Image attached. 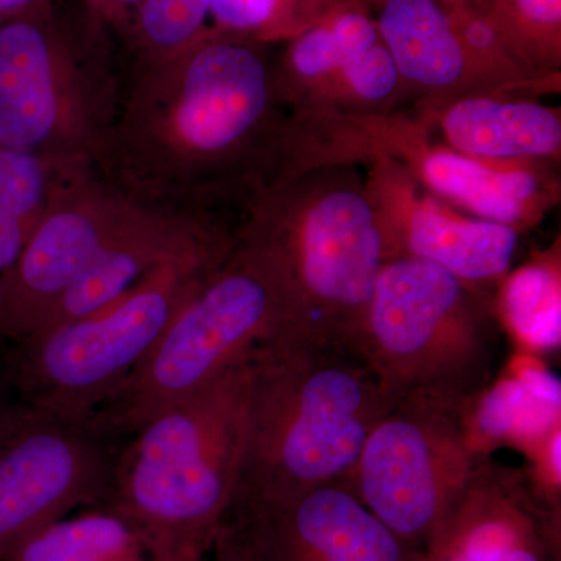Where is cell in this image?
Listing matches in <instances>:
<instances>
[{
	"label": "cell",
	"instance_id": "2",
	"mask_svg": "<svg viewBox=\"0 0 561 561\" xmlns=\"http://www.w3.org/2000/svg\"><path fill=\"white\" fill-rule=\"evenodd\" d=\"M250 354L151 416L122 446L101 507L130 524L150 561L208 560L230 516L245 445Z\"/></svg>",
	"mask_w": 561,
	"mask_h": 561
},
{
	"label": "cell",
	"instance_id": "28",
	"mask_svg": "<svg viewBox=\"0 0 561 561\" xmlns=\"http://www.w3.org/2000/svg\"><path fill=\"white\" fill-rule=\"evenodd\" d=\"M2 348V346H0ZM14 400L13 391H11L9 381H7L5 370H3L2 356H0V413L5 411Z\"/></svg>",
	"mask_w": 561,
	"mask_h": 561
},
{
	"label": "cell",
	"instance_id": "14",
	"mask_svg": "<svg viewBox=\"0 0 561 561\" xmlns=\"http://www.w3.org/2000/svg\"><path fill=\"white\" fill-rule=\"evenodd\" d=\"M559 542L560 508L522 471L482 457L419 561H556Z\"/></svg>",
	"mask_w": 561,
	"mask_h": 561
},
{
	"label": "cell",
	"instance_id": "6",
	"mask_svg": "<svg viewBox=\"0 0 561 561\" xmlns=\"http://www.w3.org/2000/svg\"><path fill=\"white\" fill-rule=\"evenodd\" d=\"M202 283L153 279L91 316L5 343L0 356L14 398L94 415L149 356Z\"/></svg>",
	"mask_w": 561,
	"mask_h": 561
},
{
	"label": "cell",
	"instance_id": "7",
	"mask_svg": "<svg viewBox=\"0 0 561 561\" xmlns=\"http://www.w3.org/2000/svg\"><path fill=\"white\" fill-rule=\"evenodd\" d=\"M397 161L424 191L478 219L518 232L538 227L560 203L556 164L471 157L435 139L411 111L334 116L321 138L323 164Z\"/></svg>",
	"mask_w": 561,
	"mask_h": 561
},
{
	"label": "cell",
	"instance_id": "30",
	"mask_svg": "<svg viewBox=\"0 0 561 561\" xmlns=\"http://www.w3.org/2000/svg\"><path fill=\"white\" fill-rule=\"evenodd\" d=\"M350 2L357 3V5L367 9V7L370 5V3H376V5H379V3H381V0H350Z\"/></svg>",
	"mask_w": 561,
	"mask_h": 561
},
{
	"label": "cell",
	"instance_id": "11",
	"mask_svg": "<svg viewBox=\"0 0 561 561\" xmlns=\"http://www.w3.org/2000/svg\"><path fill=\"white\" fill-rule=\"evenodd\" d=\"M362 165L367 168L365 186L378 214L387 261L432 262L482 289L511 272L522 232L442 202L390 158L373 157Z\"/></svg>",
	"mask_w": 561,
	"mask_h": 561
},
{
	"label": "cell",
	"instance_id": "15",
	"mask_svg": "<svg viewBox=\"0 0 561 561\" xmlns=\"http://www.w3.org/2000/svg\"><path fill=\"white\" fill-rule=\"evenodd\" d=\"M275 92L271 72L249 44L221 41L192 58L176 128L208 157L238 153L268 124Z\"/></svg>",
	"mask_w": 561,
	"mask_h": 561
},
{
	"label": "cell",
	"instance_id": "5",
	"mask_svg": "<svg viewBox=\"0 0 561 561\" xmlns=\"http://www.w3.org/2000/svg\"><path fill=\"white\" fill-rule=\"evenodd\" d=\"M290 332L283 276L249 239L224 267L209 273L95 416L127 440L151 416L197 393L260 343Z\"/></svg>",
	"mask_w": 561,
	"mask_h": 561
},
{
	"label": "cell",
	"instance_id": "9",
	"mask_svg": "<svg viewBox=\"0 0 561 561\" xmlns=\"http://www.w3.org/2000/svg\"><path fill=\"white\" fill-rule=\"evenodd\" d=\"M125 438L94 415L14 398L0 413V556L81 507H101Z\"/></svg>",
	"mask_w": 561,
	"mask_h": 561
},
{
	"label": "cell",
	"instance_id": "26",
	"mask_svg": "<svg viewBox=\"0 0 561 561\" xmlns=\"http://www.w3.org/2000/svg\"><path fill=\"white\" fill-rule=\"evenodd\" d=\"M21 219L16 205L0 192V276H9L24 250Z\"/></svg>",
	"mask_w": 561,
	"mask_h": 561
},
{
	"label": "cell",
	"instance_id": "13",
	"mask_svg": "<svg viewBox=\"0 0 561 561\" xmlns=\"http://www.w3.org/2000/svg\"><path fill=\"white\" fill-rule=\"evenodd\" d=\"M256 561H419L345 482L323 483L231 508Z\"/></svg>",
	"mask_w": 561,
	"mask_h": 561
},
{
	"label": "cell",
	"instance_id": "31",
	"mask_svg": "<svg viewBox=\"0 0 561 561\" xmlns=\"http://www.w3.org/2000/svg\"><path fill=\"white\" fill-rule=\"evenodd\" d=\"M121 2H128V3H130V2H139V0H121Z\"/></svg>",
	"mask_w": 561,
	"mask_h": 561
},
{
	"label": "cell",
	"instance_id": "1",
	"mask_svg": "<svg viewBox=\"0 0 561 561\" xmlns=\"http://www.w3.org/2000/svg\"><path fill=\"white\" fill-rule=\"evenodd\" d=\"M356 350L276 335L250 354L234 504L346 482L373 427L393 408Z\"/></svg>",
	"mask_w": 561,
	"mask_h": 561
},
{
	"label": "cell",
	"instance_id": "20",
	"mask_svg": "<svg viewBox=\"0 0 561 561\" xmlns=\"http://www.w3.org/2000/svg\"><path fill=\"white\" fill-rule=\"evenodd\" d=\"M0 561H150L130 524L105 507L36 530Z\"/></svg>",
	"mask_w": 561,
	"mask_h": 561
},
{
	"label": "cell",
	"instance_id": "22",
	"mask_svg": "<svg viewBox=\"0 0 561 561\" xmlns=\"http://www.w3.org/2000/svg\"><path fill=\"white\" fill-rule=\"evenodd\" d=\"M157 260L144 247L110 243L77 279L50 302L32 332L51 330L68 321L83 319L116 301L128 289L149 262ZM25 334V335H28Z\"/></svg>",
	"mask_w": 561,
	"mask_h": 561
},
{
	"label": "cell",
	"instance_id": "10",
	"mask_svg": "<svg viewBox=\"0 0 561 561\" xmlns=\"http://www.w3.org/2000/svg\"><path fill=\"white\" fill-rule=\"evenodd\" d=\"M378 7L376 25L413 101L476 92L552 94L508 57L470 0H381Z\"/></svg>",
	"mask_w": 561,
	"mask_h": 561
},
{
	"label": "cell",
	"instance_id": "4",
	"mask_svg": "<svg viewBox=\"0 0 561 561\" xmlns=\"http://www.w3.org/2000/svg\"><path fill=\"white\" fill-rule=\"evenodd\" d=\"M354 350L397 404L467 408L491 383L497 316L482 287L413 257L383 262Z\"/></svg>",
	"mask_w": 561,
	"mask_h": 561
},
{
	"label": "cell",
	"instance_id": "29",
	"mask_svg": "<svg viewBox=\"0 0 561 561\" xmlns=\"http://www.w3.org/2000/svg\"><path fill=\"white\" fill-rule=\"evenodd\" d=\"M33 0H0V10L20 9V7L28 5Z\"/></svg>",
	"mask_w": 561,
	"mask_h": 561
},
{
	"label": "cell",
	"instance_id": "12",
	"mask_svg": "<svg viewBox=\"0 0 561 561\" xmlns=\"http://www.w3.org/2000/svg\"><path fill=\"white\" fill-rule=\"evenodd\" d=\"M279 87L298 117L387 114L412 99L376 21L356 3L295 36Z\"/></svg>",
	"mask_w": 561,
	"mask_h": 561
},
{
	"label": "cell",
	"instance_id": "16",
	"mask_svg": "<svg viewBox=\"0 0 561 561\" xmlns=\"http://www.w3.org/2000/svg\"><path fill=\"white\" fill-rule=\"evenodd\" d=\"M416 121L445 146L494 161L560 164L561 113L535 95L476 92L419 101Z\"/></svg>",
	"mask_w": 561,
	"mask_h": 561
},
{
	"label": "cell",
	"instance_id": "21",
	"mask_svg": "<svg viewBox=\"0 0 561 561\" xmlns=\"http://www.w3.org/2000/svg\"><path fill=\"white\" fill-rule=\"evenodd\" d=\"M481 11L524 72L560 87L561 0H490Z\"/></svg>",
	"mask_w": 561,
	"mask_h": 561
},
{
	"label": "cell",
	"instance_id": "17",
	"mask_svg": "<svg viewBox=\"0 0 561 561\" xmlns=\"http://www.w3.org/2000/svg\"><path fill=\"white\" fill-rule=\"evenodd\" d=\"M57 119L50 55L38 28L14 22L0 28V146L27 149Z\"/></svg>",
	"mask_w": 561,
	"mask_h": 561
},
{
	"label": "cell",
	"instance_id": "24",
	"mask_svg": "<svg viewBox=\"0 0 561 561\" xmlns=\"http://www.w3.org/2000/svg\"><path fill=\"white\" fill-rule=\"evenodd\" d=\"M208 11L209 0H146L144 31L158 46H180L198 32Z\"/></svg>",
	"mask_w": 561,
	"mask_h": 561
},
{
	"label": "cell",
	"instance_id": "19",
	"mask_svg": "<svg viewBox=\"0 0 561 561\" xmlns=\"http://www.w3.org/2000/svg\"><path fill=\"white\" fill-rule=\"evenodd\" d=\"M494 312L529 350L559 348L561 341L560 239L500 280Z\"/></svg>",
	"mask_w": 561,
	"mask_h": 561
},
{
	"label": "cell",
	"instance_id": "27",
	"mask_svg": "<svg viewBox=\"0 0 561 561\" xmlns=\"http://www.w3.org/2000/svg\"><path fill=\"white\" fill-rule=\"evenodd\" d=\"M206 561H256L230 523H225Z\"/></svg>",
	"mask_w": 561,
	"mask_h": 561
},
{
	"label": "cell",
	"instance_id": "23",
	"mask_svg": "<svg viewBox=\"0 0 561 561\" xmlns=\"http://www.w3.org/2000/svg\"><path fill=\"white\" fill-rule=\"evenodd\" d=\"M348 5L350 0H209L216 20L230 31L294 38Z\"/></svg>",
	"mask_w": 561,
	"mask_h": 561
},
{
	"label": "cell",
	"instance_id": "18",
	"mask_svg": "<svg viewBox=\"0 0 561 561\" xmlns=\"http://www.w3.org/2000/svg\"><path fill=\"white\" fill-rule=\"evenodd\" d=\"M463 420L479 457L500 442L529 451L560 426V382L541 368H516L512 378L490 383L478 394L465 408Z\"/></svg>",
	"mask_w": 561,
	"mask_h": 561
},
{
	"label": "cell",
	"instance_id": "3",
	"mask_svg": "<svg viewBox=\"0 0 561 561\" xmlns=\"http://www.w3.org/2000/svg\"><path fill=\"white\" fill-rule=\"evenodd\" d=\"M268 210L250 241L283 276L291 337L354 350L387 261L359 165H320L284 181Z\"/></svg>",
	"mask_w": 561,
	"mask_h": 561
},
{
	"label": "cell",
	"instance_id": "8",
	"mask_svg": "<svg viewBox=\"0 0 561 561\" xmlns=\"http://www.w3.org/2000/svg\"><path fill=\"white\" fill-rule=\"evenodd\" d=\"M465 408L408 398L373 427L346 485L402 542L421 552L478 465Z\"/></svg>",
	"mask_w": 561,
	"mask_h": 561
},
{
	"label": "cell",
	"instance_id": "25",
	"mask_svg": "<svg viewBox=\"0 0 561 561\" xmlns=\"http://www.w3.org/2000/svg\"><path fill=\"white\" fill-rule=\"evenodd\" d=\"M0 192L16 205L22 217L27 216L43 192L39 162L24 150H0Z\"/></svg>",
	"mask_w": 561,
	"mask_h": 561
}]
</instances>
